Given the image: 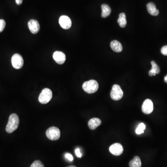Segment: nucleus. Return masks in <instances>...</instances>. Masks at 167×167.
<instances>
[{"mask_svg": "<svg viewBox=\"0 0 167 167\" xmlns=\"http://www.w3.org/2000/svg\"><path fill=\"white\" fill-rule=\"evenodd\" d=\"M19 122V118L17 114L14 113L10 115L6 128L7 132L8 133L13 132L18 127Z\"/></svg>", "mask_w": 167, "mask_h": 167, "instance_id": "1", "label": "nucleus"}, {"mask_svg": "<svg viewBox=\"0 0 167 167\" xmlns=\"http://www.w3.org/2000/svg\"><path fill=\"white\" fill-rule=\"evenodd\" d=\"M84 91L88 93H94L98 91L99 84L95 80H90L84 83L82 86Z\"/></svg>", "mask_w": 167, "mask_h": 167, "instance_id": "2", "label": "nucleus"}, {"mask_svg": "<svg viewBox=\"0 0 167 167\" xmlns=\"http://www.w3.org/2000/svg\"><path fill=\"white\" fill-rule=\"evenodd\" d=\"M52 93L49 88H45L42 91L39 97V101L41 104H46L52 99Z\"/></svg>", "mask_w": 167, "mask_h": 167, "instance_id": "3", "label": "nucleus"}, {"mask_svg": "<svg viewBox=\"0 0 167 167\" xmlns=\"http://www.w3.org/2000/svg\"><path fill=\"white\" fill-rule=\"evenodd\" d=\"M46 136L50 140L55 141L61 137V131L57 127H51L46 131Z\"/></svg>", "mask_w": 167, "mask_h": 167, "instance_id": "4", "label": "nucleus"}, {"mask_svg": "<svg viewBox=\"0 0 167 167\" xmlns=\"http://www.w3.org/2000/svg\"><path fill=\"white\" fill-rule=\"evenodd\" d=\"M123 93L122 89L118 85H114L112 88L111 92V97L113 100L118 101L123 98Z\"/></svg>", "mask_w": 167, "mask_h": 167, "instance_id": "5", "label": "nucleus"}, {"mask_svg": "<svg viewBox=\"0 0 167 167\" xmlns=\"http://www.w3.org/2000/svg\"><path fill=\"white\" fill-rule=\"evenodd\" d=\"M11 63L14 68L16 69L21 68L24 65L23 58L18 53H16L13 55L11 58Z\"/></svg>", "mask_w": 167, "mask_h": 167, "instance_id": "6", "label": "nucleus"}, {"mask_svg": "<svg viewBox=\"0 0 167 167\" xmlns=\"http://www.w3.org/2000/svg\"><path fill=\"white\" fill-rule=\"evenodd\" d=\"M59 24L62 28L64 29H68L71 27V20L68 16L62 15L59 18Z\"/></svg>", "mask_w": 167, "mask_h": 167, "instance_id": "7", "label": "nucleus"}, {"mask_svg": "<svg viewBox=\"0 0 167 167\" xmlns=\"http://www.w3.org/2000/svg\"><path fill=\"white\" fill-rule=\"evenodd\" d=\"M153 104L152 101L147 99L144 101L142 106V110L143 112L146 114H150L153 111Z\"/></svg>", "mask_w": 167, "mask_h": 167, "instance_id": "8", "label": "nucleus"}, {"mask_svg": "<svg viewBox=\"0 0 167 167\" xmlns=\"http://www.w3.org/2000/svg\"><path fill=\"white\" fill-rule=\"evenodd\" d=\"M110 152L115 156H119L124 151L123 146L119 143H115L110 146L109 148Z\"/></svg>", "mask_w": 167, "mask_h": 167, "instance_id": "9", "label": "nucleus"}, {"mask_svg": "<svg viewBox=\"0 0 167 167\" xmlns=\"http://www.w3.org/2000/svg\"><path fill=\"white\" fill-rule=\"evenodd\" d=\"M28 27L31 32L33 34L38 33L40 29L39 23L35 20H31L28 21Z\"/></svg>", "mask_w": 167, "mask_h": 167, "instance_id": "10", "label": "nucleus"}, {"mask_svg": "<svg viewBox=\"0 0 167 167\" xmlns=\"http://www.w3.org/2000/svg\"><path fill=\"white\" fill-rule=\"evenodd\" d=\"M53 58L57 63L61 65L65 62L66 57L64 52L61 51H56L53 53Z\"/></svg>", "mask_w": 167, "mask_h": 167, "instance_id": "11", "label": "nucleus"}, {"mask_svg": "<svg viewBox=\"0 0 167 167\" xmlns=\"http://www.w3.org/2000/svg\"><path fill=\"white\" fill-rule=\"evenodd\" d=\"M147 8L150 14L153 16H157L159 13V11L156 8V5L153 2H150L147 5Z\"/></svg>", "mask_w": 167, "mask_h": 167, "instance_id": "12", "label": "nucleus"}, {"mask_svg": "<svg viewBox=\"0 0 167 167\" xmlns=\"http://www.w3.org/2000/svg\"><path fill=\"white\" fill-rule=\"evenodd\" d=\"M101 124V121L98 118H93L88 122V126L91 130L96 129Z\"/></svg>", "mask_w": 167, "mask_h": 167, "instance_id": "13", "label": "nucleus"}, {"mask_svg": "<svg viewBox=\"0 0 167 167\" xmlns=\"http://www.w3.org/2000/svg\"><path fill=\"white\" fill-rule=\"evenodd\" d=\"M111 49L115 52H120L123 50V46L122 44L118 40H113L111 42Z\"/></svg>", "mask_w": 167, "mask_h": 167, "instance_id": "14", "label": "nucleus"}, {"mask_svg": "<svg viewBox=\"0 0 167 167\" xmlns=\"http://www.w3.org/2000/svg\"><path fill=\"white\" fill-rule=\"evenodd\" d=\"M152 65V68L149 72V75L150 76H155L156 74H158L160 72V68L158 65L156 63L155 61H152L151 62Z\"/></svg>", "mask_w": 167, "mask_h": 167, "instance_id": "15", "label": "nucleus"}, {"mask_svg": "<svg viewBox=\"0 0 167 167\" xmlns=\"http://www.w3.org/2000/svg\"><path fill=\"white\" fill-rule=\"evenodd\" d=\"M101 8H102V13H101V16L103 18H106L108 17L111 14V8L110 7L109 5L107 4H104L101 6Z\"/></svg>", "mask_w": 167, "mask_h": 167, "instance_id": "16", "label": "nucleus"}, {"mask_svg": "<svg viewBox=\"0 0 167 167\" xmlns=\"http://www.w3.org/2000/svg\"><path fill=\"white\" fill-rule=\"evenodd\" d=\"M118 22L120 27H125L127 24V20L126 19V15L124 13L120 14L119 15V18L118 20Z\"/></svg>", "mask_w": 167, "mask_h": 167, "instance_id": "17", "label": "nucleus"}, {"mask_svg": "<svg viewBox=\"0 0 167 167\" xmlns=\"http://www.w3.org/2000/svg\"><path fill=\"white\" fill-rule=\"evenodd\" d=\"M129 166L130 167H141V159L139 156H135L129 163Z\"/></svg>", "mask_w": 167, "mask_h": 167, "instance_id": "18", "label": "nucleus"}, {"mask_svg": "<svg viewBox=\"0 0 167 167\" xmlns=\"http://www.w3.org/2000/svg\"><path fill=\"white\" fill-rule=\"evenodd\" d=\"M145 128H146V126H145V124L143 123H141V124H139L138 127L136 129V133L138 135L143 133Z\"/></svg>", "mask_w": 167, "mask_h": 167, "instance_id": "19", "label": "nucleus"}, {"mask_svg": "<svg viewBox=\"0 0 167 167\" xmlns=\"http://www.w3.org/2000/svg\"><path fill=\"white\" fill-rule=\"evenodd\" d=\"M30 167H44V165L40 161L36 160L31 164Z\"/></svg>", "mask_w": 167, "mask_h": 167, "instance_id": "20", "label": "nucleus"}, {"mask_svg": "<svg viewBox=\"0 0 167 167\" xmlns=\"http://www.w3.org/2000/svg\"><path fill=\"white\" fill-rule=\"evenodd\" d=\"M6 26V22L3 19L0 20V33L2 32L4 30Z\"/></svg>", "mask_w": 167, "mask_h": 167, "instance_id": "21", "label": "nucleus"}, {"mask_svg": "<svg viewBox=\"0 0 167 167\" xmlns=\"http://www.w3.org/2000/svg\"><path fill=\"white\" fill-rule=\"evenodd\" d=\"M161 53L164 55L167 56V46H164L161 49Z\"/></svg>", "mask_w": 167, "mask_h": 167, "instance_id": "22", "label": "nucleus"}, {"mask_svg": "<svg viewBox=\"0 0 167 167\" xmlns=\"http://www.w3.org/2000/svg\"><path fill=\"white\" fill-rule=\"evenodd\" d=\"M65 157L70 161H73L74 160V157H73V156L69 153H67V154H65Z\"/></svg>", "mask_w": 167, "mask_h": 167, "instance_id": "23", "label": "nucleus"}, {"mask_svg": "<svg viewBox=\"0 0 167 167\" xmlns=\"http://www.w3.org/2000/svg\"><path fill=\"white\" fill-rule=\"evenodd\" d=\"M75 152L76 155L77 157H80V158L81 157L82 154L81 153L80 151V149L77 148V149H76Z\"/></svg>", "mask_w": 167, "mask_h": 167, "instance_id": "24", "label": "nucleus"}, {"mask_svg": "<svg viewBox=\"0 0 167 167\" xmlns=\"http://www.w3.org/2000/svg\"><path fill=\"white\" fill-rule=\"evenodd\" d=\"M23 0H15V2L17 5H20L22 4Z\"/></svg>", "mask_w": 167, "mask_h": 167, "instance_id": "25", "label": "nucleus"}, {"mask_svg": "<svg viewBox=\"0 0 167 167\" xmlns=\"http://www.w3.org/2000/svg\"><path fill=\"white\" fill-rule=\"evenodd\" d=\"M164 81H165V82L167 83V75L164 77Z\"/></svg>", "mask_w": 167, "mask_h": 167, "instance_id": "26", "label": "nucleus"}, {"mask_svg": "<svg viewBox=\"0 0 167 167\" xmlns=\"http://www.w3.org/2000/svg\"><path fill=\"white\" fill-rule=\"evenodd\" d=\"M68 167H76V166H68Z\"/></svg>", "mask_w": 167, "mask_h": 167, "instance_id": "27", "label": "nucleus"}]
</instances>
